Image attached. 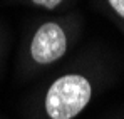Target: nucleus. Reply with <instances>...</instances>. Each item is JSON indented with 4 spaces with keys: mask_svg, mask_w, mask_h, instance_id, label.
<instances>
[{
    "mask_svg": "<svg viewBox=\"0 0 124 119\" xmlns=\"http://www.w3.org/2000/svg\"><path fill=\"white\" fill-rule=\"evenodd\" d=\"M89 99V80L77 74L64 76L50 86L45 97V111L52 119H72L85 107Z\"/></svg>",
    "mask_w": 124,
    "mask_h": 119,
    "instance_id": "obj_1",
    "label": "nucleus"
},
{
    "mask_svg": "<svg viewBox=\"0 0 124 119\" xmlns=\"http://www.w3.org/2000/svg\"><path fill=\"white\" fill-rule=\"evenodd\" d=\"M67 47L65 34L57 24H44L32 40L30 52L39 64H49L64 56Z\"/></svg>",
    "mask_w": 124,
    "mask_h": 119,
    "instance_id": "obj_2",
    "label": "nucleus"
},
{
    "mask_svg": "<svg viewBox=\"0 0 124 119\" xmlns=\"http://www.w3.org/2000/svg\"><path fill=\"white\" fill-rule=\"evenodd\" d=\"M34 3H37V5H42V7H45V8H54L55 5H59L62 0H32Z\"/></svg>",
    "mask_w": 124,
    "mask_h": 119,
    "instance_id": "obj_3",
    "label": "nucleus"
},
{
    "mask_svg": "<svg viewBox=\"0 0 124 119\" xmlns=\"http://www.w3.org/2000/svg\"><path fill=\"white\" fill-rule=\"evenodd\" d=\"M109 3L121 17H124V0H109Z\"/></svg>",
    "mask_w": 124,
    "mask_h": 119,
    "instance_id": "obj_4",
    "label": "nucleus"
}]
</instances>
